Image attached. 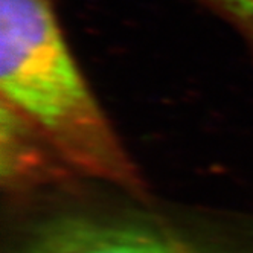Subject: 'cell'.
I'll use <instances>...</instances> for the list:
<instances>
[{
  "label": "cell",
  "instance_id": "1",
  "mask_svg": "<svg viewBox=\"0 0 253 253\" xmlns=\"http://www.w3.org/2000/svg\"><path fill=\"white\" fill-rule=\"evenodd\" d=\"M2 104L63 164L137 194L140 174L69 50L50 0H0Z\"/></svg>",
  "mask_w": 253,
  "mask_h": 253
},
{
  "label": "cell",
  "instance_id": "2",
  "mask_svg": "<svg viewBox=\"0 0 253 253\" xmlns=\"http://www.w3.org/2000/svg\"><path fill=\"white\" fill-rule=\"evenodd\" d=\"M14 253H223L165 223L134 215L64 212L28 230Z\"/></svg>",
  "mask_w": 253,
  "mask_h": 253
},
{
  "label": "cell",
  "instance_id": "4",
  "mask_svg": "<svg viewBox=\"0 0 253 253\" xmlns=\"http://www.w3.org/2000/svg\"><path fill=\"white\" fill-rule=\"evenodd\" d=\"M216 12L229 19L253 44V0H203Z\"/></svg>",
  "mask_w": 253,
  "mask_h": 253
},
{
  "label": "cell",
  "instance_id": "3",
  "mask_svg": "<svg viewBox=\"0 0 253 253\" xmlns=\"http://www.w3.org/2000/svg\"><path fill=\"white\" fill-rule=\"evenodd\" d=\"M58 162L47 143L31 126L2 104V180L14 191L57 175ZM66 167V165H64Z\"/></svg>",
  "mask_w": 253,
  "mask_h": 253
}]
</instances>
